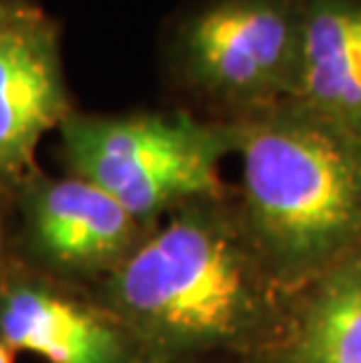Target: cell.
I'll list each match as a JSON object with an SVG mask.
<instances>
[{
  "label": "cell",
  "mask_w": 361,
  "mask_h": 363,
  "mask_svg": "<svg viewBox=\"0 0 361 363\" xmlns=\"http://www.w3.org/2000/svg\"><path fill=\"white\" fill-rule=\"evenodd\" d=\"M30 233L38 251L71 269H113L139 244L145 225L82 179L30 190Z\"/></svg>",
  "instance_id": "8992f818"
},
{
  "label": "cell",
  "mask_w": 361,
  "mask_h": 363,
  "mask_svg": "<svg viewBox=\"0 0 361 363\" xmlns=\"http://www.w3.org/2000/svg\"><path fill=\"white\" fill-rule=\"evenodd\" d=\"M106 289L113 316L148 363L218 352L249 361L284 337L301 296L272 274L226 197L172 211Z\"/></svg>",
  "instance_id": "6da1fadb"
},
{
  "label": "cell",
  "mask_w": 361,
  "mask_h": 363,
  "mask_svg": "<svg viewBox=\"0 0 361 363\" xmlns=\"http://www.w3.org/2000/svg\"><path fill=\"white\" fill-rule=\"evenodd\" d=\"M237 211L272 274L301 293L361 256V141L296 101L228 120Z\"/></svg>",
  "instance_id": "7a4b0ae2"
},
{
  "label": "cell",
  "mask_w": 361,
  "mask_h": 363,
  "mask_svg": "<svg viewBox=\"0 0 361 363\" xmlns=\"http://www.w3.org/2000/svg\"><path fill=\"white\" fill-rule=\"evenodd\" d=\"M303 26L305 0H209L176 24L169 64L237 120L296 99Z\"/></svg>",
  "instance_id": "277c9868"
},
{
  "label": "cell",
  "mask_w": 361,
  "mask_h": 363,
  "mask_svg": "<svg viewBox=\"0 0 361 363\" xmlns=\"http://www.w3.org/2000/svg\"><path fill=\"white\" fill-rule=\"evenodd\" d=\"M57 26L33 5L0 14V179L19 181L43 136L68 120Z\"/></svg>",
  "instance_id": "5b68a950"
},
{
  "label": "cell",
  "mask_w": 361,
  "mask_h": 363,
  "mask_svg": "<svg viewBox=\"0 0 361 363\" xmlns=\"http://www.w3.org/2000/svg\"><path fill=\"white\" fill-rule=\"evenodd\" d=\"M5 7H7V3H5V0H0V14L5 12Z\"/></svg>",
  "instance_id": "8fae6325"
},
{
  "label": "cell",
  "mask_w": 361,
  "mask_h": 363,
  "mask_svg": "<svg viewBox=\"0 0 361 363\" xmlns=\"http://www.w3.org/2000/svg\"><path fill=\"white\" fill-rule=\"evenodd\" d=\"M294 101L361 141V0H305Z\"/></svg>",
  "instance_id": "ba28073f"
},
{
  "label": "cell",
  "mask_w": 361,
  "mask_h": 363,
  "mask_svg": "<svg viewBox=\"0 0 361 363\" xmlns=\"http://www.w3.org/2000/svg\"><path fill=\"white\" fill-rule=\"evenodd\" d=\"M0 337L12 352L48 363H132L134 342L113 314L38 286H12L0 296Z\"/></svg>",
  "instance_id": "52a82bcc"
},
{
  "label": "cell",
  "mask_w": 361,
  "mask_h": 363,
  "mask_svg": "<svg viewBox=\"0 0 361 363\" xmlns=\"http://www.w3.org/2000/svg\"><path fill=\"white\" fill-rule=\"evenodd\" d=\"M0 363H12V350L5 345L3 337H0Z\"/></svg>",
  "instance_id": "30bf717a"
},
{
  "label": "cell",
  "mask_w": 361,
  "mask_h": 363,
  "mask_svg": "<svg viewBox=\"0 0 361 363\" xmlns=\"http://www.w3.org/2000/svg\"><path fill=\"white\" fill-rule=\"evenodd\" d=\"M64 155L75 176L101 188L148 228L202 199H223L221 160L233 155L230 122L188 113L68 115Z\"/></svg>",
  "instance_id": "3957f363"
},
{
  "label": "cell",
  "mask_w": 361,
  "mask_h": 363,
  "mask_svg": "<svg viewBox=\"0 0 361 363\" xmlns=\"http://www.w3.org/2000/svg\"><path fill=\"white\" fill-rule=\"evenodd\" d=\"M247 363H361V256L303 289L284 337Z\"/></svg>",
  "instance_id": "9c48e42d"
}]
</instances>
